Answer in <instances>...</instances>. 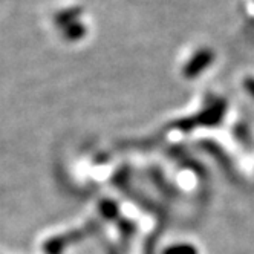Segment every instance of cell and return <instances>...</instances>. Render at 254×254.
<instances>
[{"label": "cell", "instance_id": "7a4b0ae2", "mask_svg": "<svg viewBox=\"0 0 254 254\" xmlns=\"http://www.w3.org/2000/svg\"><path fill=\"white\" fill-rule=\"evenodd\" d=\"M245 86H247V89L250 90V94L254 97V80H253V78H248V80L245 81Z\"/></svg>", "mask_w": 254, "mask_h": 254}, {"label": "cell", "instance_id": "6da1fadb", "mask_svg": "<svg viewBox=\"0 0 254 254\" xmlns=\"http://www.w3.org/2000/svg\"><path fill=\"white\" fill-rule=\"evenodd\" d=\"M166 254H196V253L190 247H175V248L167 250Z\"/></svg>", "mask_w": 254, "mask_h": 254}]
</instances>
